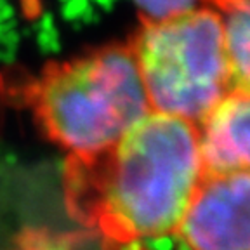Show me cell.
Instances as JSON below:
<instances>
[{
    "instance_id": "obj_2",
    "label": "cell",
    "mask_w": 250,
    "mask_h": 250,
    "mask_svg": "<svg viewBox=\"0 0 250 250\" xmlns=\"http://www.w3.org/2000/svg\"><path fill=\"white\" fill-rule=\"evenodd\" d=\"M23 96L47 139L75 156L106 151L151 111L129 42L49 62Z\"/></svg>"
},
{
    "instance_id": "obj_6",
    "label": "cell",
    "mask_w": 250,
    "mask_h": 250,
    "mask_svg": "<svg viewBox=\"0 0 250 250\" xmlns=\"http://www.w3.org/2000/svg\"><path fill=\"white\" fill-rule=\"evenodd\" d=\"M12 250H143L137 243L124 245L104 238L96 231H54L30 228L16 238Z\"/></svg>"
},
{
    "instance_id": "obj_3",
    "label": "cell",
    "mask_w": 250,
    "mask_h": 250,
    "mask_svg": "<svg viewBox=\"0 0 250 250\" xmlns=\"http://www.w3.org/2000/svg\"><path fill=\"white\" fill-rule=\"evenodd\" d=\"M129 45L153 111L198 125L229 92L224 14L208 5L141 21Z\"/></svg>"
},
{
    "instance_id": "obj_7",
    "label": "cell",
    "mask_w": 250,
    "mask_h": 250,
    "mask_svg": "<svg viewBox=\"0 0 250 250\" xmlns=\"http://www.w3.org/2000/svg\"><path fill=\"white\" fill-rule=\"evenodd\" d=\"M229 90L250 94V9L224 14Z\"/></svg>"
},
{
    "instance_id": "obj_8",
    "label": "cell",
    "mask_w": 250,
    "mask_h": 250,
    "mask_svg": "<svg viewBox=\"0 0 250 250\" xmlns=\"http://www.w3.org/2000/svg\"><path fill=\"white\" fill-rule=\"evenodd\" d=\"M141 21H158L202 5L200 0H136Z\"/></svg>"
},
{
    "instance_id": "obj_9",
    "label": "cell",
    "mask_w": 250,
    "mask_h": 250,
    "mask_svg": "<svg viewBox=\"0 0 250 250\" xmlns=\"http://www.w3.org/2000/svg\"><path fill=\"white\" fill-rule=\"evenodd\" d=\"M203 5L215 9L221 14H233V12L249 11L250 0H200Z\"/></svg>"
},
{
    "instance_id": "obj_1",
    "label": "cell",
    "mask_w": 250,
    "mask_h": 250,
    "mask_svg": "<svg viewBox=\"0 0 250 250\" xmlns=\"http://www.w3.org/2000/svg\"><path fill=\"white\" fill-rule=\"evenodd\" d=\"M202 176L198 127L151 109L106 151L68 155L62 195L85 229L130 245L176 234Z\"/></svg>"
},
{
    "instance_id": "obj_5",
    "label": "cell",
    "mask_w": 250,
    "mask_h": 250,
    "mask_svg": "<svg viewBox=\"0 0 250 250\" xmlns=\"http://www.w3.org/2000/svg\"><path fill=\"white\" fill-rule=\"evenodd\" d=\"M196 127L203 176L250 172V94L229 90Z\"/></svg>"
},
{
    "instance_id": "obj_4",
    "label": "cell",
    "mask_w": 250,
    "mask_h": 250,
    "mask_svg": "<svg viewBox=\"0 0 250 250\" xmlns=\"http://www.w3.org/2000/svg\"><path fill=\"white\" fill-rule=\"evenodd\" d=\"M176 234L189 250H250V172L202 176Z\"/></svg>"
}]
</instances>
